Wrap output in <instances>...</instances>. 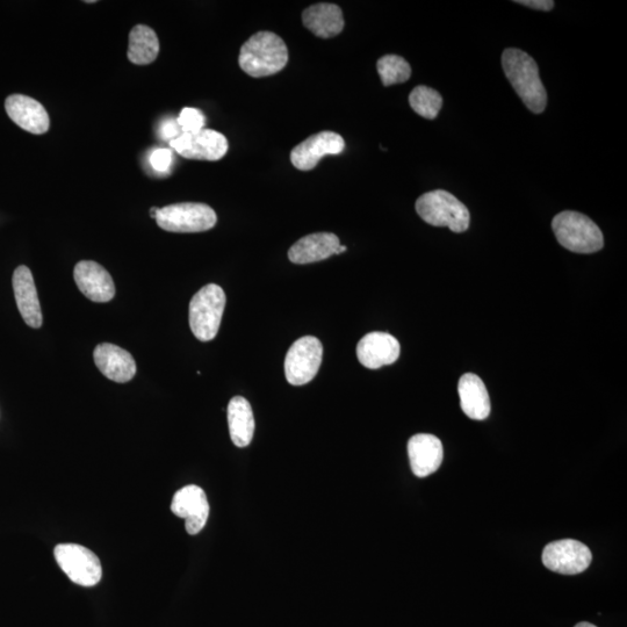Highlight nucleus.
<instances>
[{"mask_svg": "<svg viewBox=\"0 0 627 627\" xmlns=\"http://www.w3.org/2000/svg\"><path fill=\"white\" fill-rule=\"evenodd\" d=\"M502 67L525 106L532 113H543L547 105V93L536 61L521 49L508 48L502 54Z\"/></svg>", "mask_w": 627, "mask_h": 627, "instance_id": "obj_1", "label": "nucleus"}, {"mask_svg": "<svg viewBox=\"0 0 627 627\" xmlns=\"http://www.w3.org/2000/svg\"><path fill=\"white\" fill-rule=\"evenodd\" d=\"M288 63V49L279 35L258 32L244 43L239 64L245 74L262 78L278 74Z\"/></svg>", "mask_w": 627, "mask_h": 627, "instance_id": "obj_2", "label": "nucleus"}, {"mask_svg": "<svg viewBox=\"0 0 627 627\" xmlns=\"http://www.w3.org/2000/svg\"><path fill=\"white\" fill-rule=\"evenodd\" d=\"M552 229L558 242L576 254H594L604 245L601 229L588 216L565 211L554 216Z\"/></svg>", "mask_w": 627, "mask_h": 627, "instance_id": "obj_3", "label": "nucleus"}, {"mask_svg": "<svg viewBox=\"0 0 627 627\" xmlns=\"http://www.w3.org/2000/svg\"><path fill=\"white\" fill-rule=\"evenodd\" d=\"M416 212L434 227H448L453 233H464L470 227L467 207L453 194L436 190L423 194L416 201Z\"/></svg>", "mask_w": 627, "mask_h": 627, "instance_id": "obj_4", "label": "nucleus"}, {"mask_svg": "<svg viewBox=\"0 0 627 627\" xmlns=\"http://www.w3.org/2000/svg\"><path fill=\"white\" fill-rule=\"evenodd\" d=\"M226 294L219 285L208 284L190 302V327L201 342L213 341L219 333Z\"/></svg>", "mask_w": 627, "mask_h": 627, "instance_id": "obj_5", "label": "nucleus"}, {"mask_svg": "<svg viewBox=\"0 0 627 627\" xmlns=\"http://www.w3.org/2000/svg\"><path fill=\"white\" fill-rule=\"evenodd\" d=\"M155 220L165 232L203 233L214 228L218 216L206 204L180 203L160 208Z\"/></svg>", "mask_w": 627, "mask_h": 627, "instance_id": "obj_6", "label": "nucleus"}, {"mask_svg": "<svg viewBox=\"0 0 627 627\" xmlns=\"http://www.w3.org/2000/svg\"><path fill=\"white\" fill-rule=\"evenodd\" d=\"M54 556L62 571L76 585L93 587L102 580V562L86 547L60 544L55 547Z\"/></svg>", "mask_w": 627, "mask_h": 627, "instance_id": "obj_7", "label": "nucleus"}, {"mask_svg": "<svg viewBox=\"0 0 627 627\" xmlns=\"http://www.w3.org/2000/svg\"><path fill=\"white\" fill-rule=\"evenodd\" d=\"M323 358L322 343L313 336L295 341L285 358V376L293 386H302L316 377Z\"/></svg>", "mask_w": 627, "mask_h": 627, "instance_id": "obj_8", "label": "nucleus"}, {"mask_svg": "<svg viewBox=\"0 0 627 627\" xmlns=\"http://www.w3.org/2000/svg\"><path fill=\"white\" fill-rule=\"evenodd\" d=\"M170 146L187 160L208 162L220 161L229 148L225 135L205 128L197 133L180 134L170 142Z\"/></svg>", "mask_w": 627, "mask_h": 627, "instance_id": "obj_9", "label": "nucleus"}, {"mask_svg": "<svg viewBox=\"0 0 627 627\" xmlns=\"http://www.w3.org/2000/svg\"><path fill=\"white\" fill-rule=\"evenodd\" d=\"M593 554L578 540L564 539L547 545L543 552V564L552 572L576 575L585 572L592 564Z\"/></svg>", "mask_w": 627, "mask_h": 627, "instance_id": "obj_10", "label": "nucleus"}, {"mask_svg": "<svg viewBox=\"0 0 627 627\" xmlns=\"http://www.w3.org/2000/svg\"><path fill=\"white\" fill-rule=\"evenodd\" d=\"M171 511L185 520L189 535H198L205 528L209 517V503L204 489L196 485L179 489L172 499Z\"/></svg>", "mask_w": 627, "mask_h": 627, "instance_id": "obj_11", "label": "nucleus"}, {"mask_svg": "<svg viewBox=\"0 0 627 627\" xmlns=\"http://www.w3.org/2000/svg\"><path fill=\"white\" fill-rule=\"evenodd\" d=\"M345 148V141L340 134L321 132L309 136L301 142L291 153V162L294 168L300 171H311L324 156L340 155Z\"/></svg>", "mask_w": 627, "mask_h": 627, "instance_id": "obj_12", "label": "nucleus"}, {"mask_svg": "<svg viewBox=\"0 0 627 627\" xmlns=\"http://www.w3.org/2000/svg\"><path fill=\"white\" fill-rule=\"evenodd\" d=\"M400 343L394 336L387 333L367 334L357 345L359 363L370 370L392 365L399 359Z\"/></svg>", "mask_w": 627, "mask_h": 627, "instance_id": "obj_13", "label": "nucleus"}, {"mask_svg": "<svg viewBox=\"0 0 627 627\" xmlns=\"http://www.w3.org/2000/svg\"><path fill=\"white\" fill-rule=\"evenodd\" d=\"M74 278L78 290L89 300L104 304L114 298V281L102 265L91 261L79 262L75 266Z\"/></svg>", "mask_w": 627, "mask_h": 627, "instance_id": "obj_14", "label": "nucleus"}, {"mask_svg": "<svg viewBox=\"0 0 627 627\" xmlns=\"http://www.w3.org/2000/svg\"><path fill=\"white\" fill-rule=\"evenodd\" d=\"M408 454L416 477L427 478L437 472L443 463V444L434 435L418 434L409 439Z\"/></svg>", "mask_w": 627, "mask_h": 627, "instance_id": "obj_15", "label": "nucleus"}, {"mask_svg": "<svg viewBox=\"0 0 627 627\" xmlns=\"http://www.w3.org/2000/svg\"><path fill=\"white\" fill-rule=\"evenodd\" d=\"M5 110L14 124L24 131L35 135L48 132L49 115L38 100L23 95H12L6 99Z\"/></svg>", "mask_w": 627, "mask_h": 627, "instance_id": "obj_16", "label": "nucleus"}, {"mask_svg": "<svg viewBox=\"0 0 627 627\" xmlns=\"http://www.w3.org/2000/svg\"><path fill=\"white\" fill-rule=\"evenodd\" d=\"M93 359H95L98 370L115 383L126 384L135 377V359L131 353L118 347V345L110 343L98 345L93 352Z\"/></svg>", "mask_w": 627, "mask_h": 627, "instance_id": "obj_17", "label": "nucleus"}, {"mask_svg": "<svg viewBox=\"0 0 627 627\" xmlns=\"http://www.w3.org/2000/svg\"><path fill=\"white\" fill-rule=\"evenodd\" d=\"M12 284L21 317L27 326L41 328L43 316L31 270L25 265L19 266L13 273Z\"/></svg>", "mask_w": 627, "mask_h": 627, "instance_id": "obj_18", "label": "nucleus"}, {"mask_svg": "<svg viewBox=\"0 0 627 627\" xmlns=\"http://www.w3.org/2000/svg\"><path fill=\"white\" fill-rule=\"evenodd\" d=\"M340 239L333 233H316L302 237L288 251V258L294 264L305 265L324 261L336 255Z\"/></svg>", "mask_w": 627, "mask_h": 627, "instance_id": "obj_19", "label": "nucleus"}, {"mask_svg": "<svg viewBox=\"0 0 627 627\" xmlns=\"http://www.w3.org/2000/svg\"><path fill=\"white\" fill-rule=\"evenodd\" d=\"M304 25L322 39L334 38L344 30L343 12L335 4L320 3L309 6L302 13Z\"/></svg>", "mask_w": 627, "mask_h": 627, "instance_id": "obj_20", "label": "nucleus"}, {"mask_svg": "<svg viewBox=\"0 0 627 627\" xmlns=\"http://www.w3.org/2000/svg\"><path fill=\"white\" fill-rule=\"evenodd\" d=\"M461 409L467 417L484 421L490 414V399L487 388L478 376L466 373L458 384Z\"/></svg>", "mask_w": 627, "mask_h": 627, "instance_id": "obj_21", "label": "nucleus"}, {"mask_svg": "<svg viewBox=\"0 0 627 627\" xmlns=\"http://www.w3.org/2000/svg\"><path fill=\"white\" fill-rule=\"evenodd\" d=\"M229 434L237 448H247L255 434L254 412L247 399L235 396L228 405Z\"/></svg>", "mask_w": 627, "mask_h": 627, "instance_id": "obj_22", "label": "nucleus"}, {"mask_svg": "<svg viewBox=\"0 0 627 627\" xmlns=\"http://www.w3.org/2000/svg\"><path fill=\"white\" fill-rule=\"evenodd\" d=\"M160 53V41L154 30L146 25H136L129 34L128 59L138 66L153 63Z\"/></svg>", "mask_w": 627, "mask_h": 627, "instance_id": "obj_23", "label": "nucleus"}, {"mask_svg": "<svg viewBox=\"0 0 627 627\" xmlns=\"http://www.w3.org/2000/svg\"><path fill=\"white\" fill-rule=\"evenodd\" d=\"M409 104L424 119L434 120L443 106L441 93L428 86H417L409 96Z\"/></svg>", "mask_w": 627, "mask_h": 627, "instance_id": "obj_24", "label": "nucleus"}, {"mask_svg": "<svg viewBox=\"0 0 627 627\" xmlns=\"http://www.w3.org/2000/svg\"><path fill=\"white\" fill-rule=\"evenodd\" d=\"M378 74L385 86L401 84L412 76L410 64L398 55H386L377 63Z\"/></svg>", "mask_w": 627, "mask_h": 627, "instance_id": "obj_25", "label": "nucleus"}, {"mask_svg": "<svg viewBox=\"0 0 627 627\" xmlns=\"http://www.w3.org/2000/svg\"><path fill=\"white\" fill-rule=\"evenodd\" d=\"M177 124L183 134L197 133L204 129L205 115L197 108L185 107L179 114Z\"/></svg>", "mask_w": 627, "mask_h": 627, "instance_id": "obj_26", "label": "nucleus"}, {"mask_svg": "<svg viewBox=\"0 0 627 627\" xmlns=\"http://www.w3.org/2000/svg\"><path fill=\"white\" fill-rule=\"evenodd\" d=\"M172 151L169 149H156L150 156V165L157 172L169 171L172 163Z\"/></svg>", "mask_w": 627, "mask_h": 627, "instance_id": "obj_27", "label": "nucleus"}, {"mask_svg": "<svg viewBox=\"0 0 627 627\" xmlns=\"http://www.w3.org/2000/svg\"><path fill=\"white\" fill-rule=\"evenodd\" d=\"M515 3L540 11H551L554 7L552 0H517Z\"/></svg>", "mask_w": 627, "mask_h": 627, "instance_id": "obj_28", "label": "nucleus"}, {"mask_svg": "<svg viewBox=\"0 0 627 627\" xmlns=\"http://www.w3.org/2000/svg\"><path fill=\"white\" fill-rule=\"evenodd\" d=\"M178 127L179 126L177 124V121L170 120L165 122V124L162 126L163 138L169 140L170 142L178 138V136L180 135L178 133Z\"/></svg>", "mask_w": 627, "mask_h": 627, "instance_id": "obj_29", "label": "nucleus"}, {"mask_svg": "<svg viewBox=\"0 0 627 627\" xmlns=\"http://www.w3.org/2000/svg\"><path fill=\"white\" fill-rule=\"evenodd\" d=\"M158 211H160V208H157V207L151 208L150 209V216H151V218L156 219Z\"/></svg>", "mask_w": 627, "mask_h": 627, "instance_id": "obj_30", "label": "nucleus"}, {"mask_svg": "<svg viewBox=\"0 0 627 627\" xmlns=\"http://www.w3.org/2000/svg\"><path fill=\"white\" fill-rule=\"evenodd\" d=\"M347 250H348V248L345 247V245H340V247H338V249H337L336 255L343 254V252H345Z\"/></svg>", "mask_w": 627, "mask_h": 627, "instance_id": "obj_31", "label": "nucleus"}, {"mask_svg": "<svg viewBox=\"0 0 627 627\" xmlns=\"http://www.w3.org/2000/svg\"><path fill=\"white\" fill-rule=\"evenodd\" d=\"M575 627H597V626H595L593 624H590V623H587V622H582V623H579L578 625H576Z\"/></svg>", "mask_w": 627, "mask_h": 627, "instance_id": "obj_32", "label": "nucleus"}]
</instances>
